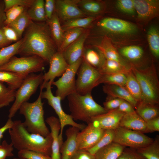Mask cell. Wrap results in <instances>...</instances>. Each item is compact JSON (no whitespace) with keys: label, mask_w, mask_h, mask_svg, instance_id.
I'll list each match as a JSON object with an SVG mask.
<instances>
[{"label":"cell","mask_w":159,"mask_h":159,"mask_svg":"<svg viewBox=\"0 0 159 159\" xmlns=\"http://www.w3.org/2000/svg\"><path fill=\"white\" fill-rule=\"evenodd\" d=\"M24 34L17 54L37 56L49 63L57 48L47 22L31 21Z\"/></svg>","instance_id":"1"},{"label":"cell","mask_w":159,"mask_h":159,"mask_svg":"<svg viewBox=\"0 0 159 159\" xmlns=\"http://www.w3.org/2000/svg\"><path fill=\"white\" fill-rule=\"evenodd\" d=\"M8 132L11 143L18 151H32L51 156L52 138L51 133L46 137L30 133L23 122L19 120L14 121L13 125Z\"/></svg>","instance_id":"2"},{"label":"cell","mask_w":159,"mask_h":159,"mask_svg":"<svg viewBox=\"0 0 159 159\" xmlns=\"http://www.w3.org/2000/svg\"><path fill=\"white\" fill-rule=\"evenodd\" d=\"M70 115L74 120L90 123L92 118L107 112L93 99L91 93L81 95L73 93L67 97Z\"/></svg>","instance_id":"3"},{"label":"cell","mask_w":159,"mask_h":159,"mask_svg":"<svg viewBox=\"0 0 159 159\" xmlns=\"http://www.w3.org/2000/svg\"><path fill=\"white\" fill-rule=\"evenodd\" d=\"M41 92L34 102L23 103L19 109L20 114L25 118L24 125L29 132L46 137L50 133L44 120V103L42 102Z\"/></svg>","instance_id":"4"},{"label":"cell","mask_w":159,"mask_h":159,"mask_svg":"<svg viewBox=\"0 0 159 159\" xmlns=\"http://www.w3.org/2000/svg\"><path fill=\"white\" fill-rule=\"evenodd\" d=\"M131 65V69L140 86L141 101L158 105L159 102V81L153 65L143 69Z\"/></svg>","instance_id":"5"},{"label":"cell","mask_w":159,"mask_h":159,"mask_svg":"<svg viewBox=\"0 0 159 159\" xmlns=\"http://www.w3.org/2000/svg\"><path fill=\"white\" fill-rule=\"evenodd\" d=\"M52 82H48L43 85H41L40 87L41 96L42 99L47 100L48 104L54 110L57 114L59 121L61 129L59 138L63 140L62 133L64 127L70 125L78 128L80 130H83L86 126L84 124H79L75 122L70 115L66 114L62 108L61 98L59 96L54 95L52 92Z\"/></svg>","instance_id":"6"},{"label":"cell","mask_w":159,"mask_h":159,"mask_svg":"<svg viewBox=\"0 0 159 159\" xmlns=\"http://www.w3.org/2000/svg\"><path fill=\"white\" fill-rule=\"evenodd\" d=\"M46 63L42 58L36 55L14 56L7 62L0 66V70L8 71L19 74L28 75L42 72Z\"/></svg>","instance_id":"7"},{"label":"cell","mask_w":159,"mask_h":159,"mask_svg":"<svg viewBox=\"0 0 159 159\" xmlns=\"http://www.w3.org/2000/svg\"><path fill=\"white\" fill-rule=\"evenodd\" d=\"M44 74L31 73L27 75L16 91L15 99L9 110V118H12L19 110L21 105L27 102L43 81Z\"/></svg>","instance_id":"8"},{"label":"cell","mask_w":159,"mask_h":159,"mask_svg":"<svg viewBox=\"0 0 159 159\" xmlns=\"http://www.w3.org/2000/svg\"><path fill=\"white\" fill-rule=\"evenodd\" d=\"M77 74L76 92L81 95L91 93L93 88L99 85V80L102 75L99 70L83 59Z\"/></svg>","instance_id":"9"},{"label":"cell","mask_w":159,"mask_h":159,"mask_svg":"<svg viewBox=\"0 0 159 159\" xmlns=\"http://www.w3.org/2000/svg\"><path fill=\"white\" fill-rule=\"evenodd\" d=\"M153 140L144 133L119 126L115 130L113 142L136 150L150 144Z\"/></svg>","instance_id":"10"},{"label":"cell","mask_w":159,"mask_h":159,"mask_svg":"<svg viewBox=\"0 0 159 159\" xmlns=\"http://www.w3.org/2000/svg\"><path fill=\"white\" fill-rule=\"evenodd\" d=\"M82 60V58L75 63L69 65L61 77L52 83V85L55 86L57 88L55 96L59 97L62 100L76 92L75 77Z\"/></svg>","instance_id":"11"},{"label":"cell","mask_w":159,"mask_h":159,"mask_svg":"<svg viewBox=\"0 0 159 159\" xmlns=\"http://www.w3.org/2000/svg\"><path fill=\"white\" fill-rule=\"evenodd\" d=\"M96 26L102 32L117 34H130L137 30L136 26L132 23L121 19L105 17L97 22Z\"/></svg>","instance_id":"12"},{"label":"cell","mask_w":159,"mask_h":159,"mask_svg":"<svg viewBox=\"0 0 159 159\" xmlns=\"http://www.w3.org/2000/svg\"><path fill=\"white\" fill-rule=\"evenodd\" d=\"M105 130L95 126L91 122L87 124L77 135L78 149L87 150L93 147L101 138Z\"/></svg>","instance_id":"13"},{"label":"cell","mask_w":159,"mask_h":159,"mask_svg":"<svg viewBox=\"0 0 159 159\" xmlns=\"http://www.w3.org/2000/svg\"><path fill=\"white\" fill-rule=\"evenodd\" d=\"M79 0H55L54 11L60 22L87 17L78 5Z\"/></svg>","instance_id":"14"},{"label":"cell","mask_w":159,"mask_h":159,"mask_svg":"<svg viewBox=\"0 0 159 159\" xmlns=\"http://www.w3.org/2000/svg\"><path fill=\"white\" fill-rule=\"evenodd\" d=\"M125 114L117 110L109 111L93 117L91 121L95 126L104 130H115Z\"/></svg>","instance_id":"15"},{"label":"cell","mask_w":159,"mask_h":159,"mask_svg":"<svg viewBox=\"0 0 159 159\" xmlns=\"http://www.w3.org/2000/svg\"><path fill=\"white\" fill-rule=\"evenodd\" d=\"M49 63V69L43 75V81L42 85L48 82L52 83L55 78L62 76L69 65L62 53L58 51L52 57Z\"/></svg>","instance_id":"16"},{"label":"cell","mask_w":159,"mask_h":159,"mask_svg":"<svg viewBox=\"0 0 159 159\" xmlns=\"http://www.w3.org/2000/svg\"><path fill=\"white\" fill-rule=\"evenodd\" d=\"M89 34V29H87L76 41L62 52L69 65L72 64L82 58L85 42Z\"/></svg>","instance_id":"17"},{"label":"cell","mask_w":159,"mask_h":159,"mask_svg":"<svg viewBox=\"0 0 159 159\" xmlns=\"http://www.w3.org/2000/svg\"><path fill=\"white\" fill-rule=\"evenodd\" d=\"M139 19L147 21L158 15L159 1L156 0H133Z\"/></svg>","instance_id":"18"},{"label":"cell","mask_w":159,"mask_h":159,"mask_svg":"<svg viewBox=\"0 0 159 159\" xmlns=\"http://www.w3.org/2000/svg\"><path fill=\"white\" fill-rule=\"evenodd\" d=\"M80 131L78 128L73 126L66 130L65 133L66 140L60 148L61 159H70L78 150L77 137Z\"/></svg>","instance_id":"19"},{"label":"cell","mask_w":159,"mask_h":159,"mask_svg":"<svg viewBox=\"0 0 159 159\" xmlns=\"http://www.w3.org/2000/svg\"><path fill=\"white\" fill-rule=\"evenodd\" d=\"M51 130L52 141V159H61L60 148L62 143L59 138L61 125L58 118L54 116L47 117L45 120Z\"/></svg>","instance_id":"20"},{"label":"cell","mask_w":159,"mask_h":159,"mask_svg":"<svg viewBox=\"0 0 159 159\" xmlns=\"http://www.w3.org/2000/svg\"><path fill=\"white\" fill-rule=\"evenodd\" d=\"M88 45L97 48L102 53L106 59L117 61L131 68V66L122 58L120 54L112 46L107 37H103L99 43Z\"/></svg>","instance_id":"21"},{"label":"cell","mask_w":159,"mask_h":159,"mask_svg":"<svg viewBox=\"0 0 159 159\" xmlns=\"http://www.w3.org/2000/svg\"><path fill=\"white\" fill-rule=\"evenodd\" d=\"M102 90L107 95L106 99H122L129 102L134 108L138 103V102L132 97L125 87L116 85L104 84Z\"/></svg>","instance_id":"22"},{"label":"cell","mask_w":159,"mask_h":159,"mask_svg":"<svg viewBox=\"0 0 159 159\" xmlns=\"http://www.w3.org/2000/svg\"><path fill=\"white\" fill-rule=\"evenodd\" d=\"M119 126L143 133H147L146 122L135 111L125 114L120 120Z\"/></svg>","instance_id":"23"},{"label":"cell","mask_w":159,"mask_h":159,"mask_svg":"<svg viewBox=\"0 0 159 159\" xmlns=\"http://www.w3.org/2000/svg\"><path fill=\"white\" fill-rule=\"evenodd\" d=\"M82 58L91 66L99 70L106 59L97 48L86 44L85 45Z\"/></svg>","instance_id":"24"},{"label":"cell","mask_w":159,"mask_h":159,"mask_svg":"<svg viewBox=\"0 0 159 159\" xmlns=\"http://www.w3.org/2000/svg\"><path fill=\"white\" fill-rule=\"evenodd\" d=\"M78 5L87 16L98 17L105 10L104 3L101 1L92 0H79Z\"/></svg>","instance_id":"25"},{"label":"cell","mask_w":159,"mask_h":159,"mask_svg":"<svg viewBox=\"0 0 159 159\" xmlns=\"http://www.w3.org/2000/svg\"><path fill=\"white\" fill-rule=\"evenodd\" d=\"M135 108L136 112L145 122L159 117L158 105L141 101L138 102Z\"/></svg>","instance_id":"26"},{"label":"cell","mask_w":159,"mask_h":159,"mask_svg":"<svg viewBox=\"0 0 159 159\" xmlns=\"http://www.w3.org/2000/svg\"><path fill=\"white\" fill-rule=\"evenodd\" d=\"M125 147L112 142L100 149L94 155L95 159H117Z\"/></svg>","instance_id":"27"},{"label":"cell","mask_w":159,"mask_h":159,"mask_svg":"<svg viewBox=\"0 0 159 159\" xmlns=\"http://www.w3.org/2000/svg\"><path fill=\"white\" fill-rule=\"evenodd\" d=\"M100 17L87 16L73 19L62 22L61 26L64 32L75 28L89 29L93 23Z\"/></svg>","instance_id":"28"},{"label":"cell","mask_w":159,"mask_h":159,"mask_svg":"<svg viewBox=\"0 0 159 159\" xmlns=\"http://www.w3.org/2000/svg\"><path fill=\"white\" fill-rule=\"evenodd\" d=\"M48 24L52 37L58 49L61 44L64 34L60 20L54 11L51 18L46 21Z\"/></svg>","instance_id":"29"},{"label":"cell","mask_w":159,"mask_h":159,"mask_svg":"<svg viewBox=\"0 0 159 159\" xmlns=\"http://www.w3.org/2000/svg\"><path fill=\"white\" fill-rule=\"evenodd\" d=\"M26 11L32 21L38 22L46 21L44 0H34L32 4Z\"/></svg>","instance_id":"30"},{"label":"cell","mask_w":159,"mask_h":159,"mask_svg":"<svg viewBox=\"0 0 159 159\" xmlns=\"http://www.w3.org/2000/svg\"><path fill=\"white\" fill-rule=\"evenodd\" d=\"M27 75L8 71L0 70V82H6L8 86L16 90L19 88Z\"/></svg>","instance_id":"31"},{"label":"cell","mask_w":159,"mask_h":159,"mask_svg":"<svg viewBox=\"0 0 159 159\" xmlns=\"http://www.w3.org/2000/svg\"><path fill=\"white\" fill-rule=\"evenodd\" d=\"M126 75V80L125 87L136 101L138 102L141 101L142 92L141 88L131 69Z\"/></svg>","instance_id":"32"},{"label":"cell","mask_w":159,"mask_h":159,"mask_svg":"<svg viewBox=\"0 0 159 159\" xmlns=\"http://www.w3.org/2000/svg\"><path fill=\"white\" fill-rule=\"evenodd\" d=\"M144 159H159V136L157 135L152 143L136 150Z\"/></svg>","instance_id":"33"},{"label":"cell","mask_w":159,"mask_h":159,"mask_svg":"<svg viewBox=\"0 0 159 159\" xmlns=\"http://www.w3.org/2000/svg\"><path fill=\"white\" fill-rule=\"evenodd\" d=\"M131 68L117 61L106 59L99 71L102 74L113 73L126 74L131 70Z\"/></svg>","instance_id":"34"},{"label":"cell","mask_w":159,"mask_h":159,"mask_svg":"<svg viewBox=\"0 0 159 159\" xmlns=\"http://www.w3.org/2000/svg\"><path fill=\"white\" fill-rule=\"evenodd\" d=\"M86 29L75 28L64 31L61 44L57 51L62 53L68 46L76 41Z\"/></svg>","instance_id":"35"},{"label":"cell","mask_w":159,"mask_h":159,"mask_svg":"<svg viewBox=\"0 0 159 159\" xmlns=\"http://www.w3.org/2000/svg\"><path fill=\"white\" fill-rule=\"evenodd\" d=\"M32 20L29 18L26 9L16 19L8 25L17 33L19 39Z\"/></svg>","instance_id":"36"},{"label":"cell","mask_w":159,"mask_h":159,"mask_svg":"<svg viewBox=\"0 0 159 159\" xmlns=\"http://www.w3.org/2000/svg\"><path fill=\"white\" fill-rule=\"evenodd\" d=\"M22 38L15 43L3 47L0 50V66L7 62L17 54L22 43Z\"/></svg>","instance_id":"37"},{"label":"cell","mask_w":159,"mask_h":159,"mask_svg":"<svg viewBox=\"0 0 159 159\" xmlns=\"http://www.w3.org/2000/svg\"><path fill=\"white\" fill-rule=\"evenodd\" d=\"M147 39L150 51L156 57L159 56V32L158 29L152 26L147 34Z\"/></svg>","instance_id":"38"},{"label":"cell","mask_w":159,"mask_h":159,"mask_svg":"<svg viewBox=\"0 0 159 159\" xmlns=\"http://www.w3.org/2000/svg\"><path fill=\"white\" fill-rule=\"evenodd\" d=\"M119 53L120 55L129 60L136 61L140 60L142 57L143 51L139 46L131 45L121 48Z\"/></svg>","instance_id":"39"},{"label":"cell","mask_w":159,"mask_h":159,"mask_svg":"<svg viewBox=\"0 0 159 159\" xmlns=\"http://www.w3.org/2000/svg\"><path fill=\"white\" fill-rule=\"evenodd\" d=\"M126 76L123 73H113L102 74L99 80L98 84L116 85L125 87Z\"/></svg>","instance_id":"40"},{"label":"cell","mask_w":159,"mask_h":159,"mask_svg":"<svg viewBox=\"0 0 159 159\" xmlns=\"http://www.w3.org/2000/svg\"><path fill=\"white\" fill-rule=\"evenodd\" d=\"M16 90L0 82V108L9 105L15 99Z\"/></svg>","instance_id":"41"},{"label":"cell","mask_w":159,"mask_h":159,"mask_svg":"<svg viewBox=\"0 0 159 159\" xmlns=\"http://www.w3.org/2000/svg\"><path fill=\"white\" fill-rule=\"evenodd\" d=\"M114 135L115 130H105L103 135L98 143L93 147L87 150L94 155L99 150L113 142Z\"/></svg>","instance_id":"42"},{"label":"cell","mask_w":159,"mask_h":159,"mask_svg":"<svg viewBox=\"0 0 159 159\" xmlns=\"http://www.w3.org/2000/svg\"><path fill=\"white\" fill-rule=\"evenodd\" d=\"M25 7L20 6H14L5 12L4 26H7L16 19L25 10Z\"/></svg>","instance_id":"43"},{"label":"cell","mask_w":159,"mask_h":159,"mask_svg":"<svg viewBox=\"0 0 159 159\" xmlns=\"http://www.w3.org/2000/svg\"><path fill=\"white\" fill-rule=\"evenodd\" d=\"M18 157L26 159H52L50 156L41 153L23 150L18 151Z\"/></svg>","instance_id":"44"},{"label":"cell","mask_w":159,"mask_h":159,"mask_svg":"<svg viewBox=\"0 0 159 159\" xmlns=\"http://www.w3.org/2000/svg\"><path fill=\"white\" fill-rule=\"evenodd\" d=\"M34 0H4V11L14 6H23L28 8L32 4Z\"/></svg>","instance_id":"45"},{"label":"cell","mask_w":159,"mask_h":159,"mask_svg":"<svg viewBox=\"0 0 159 159\" xmlns=\"http://www.w3.org/2000/svg\"><path fill=\"white\" fill-rule=\"evenodd\" d=\"M116 5L119 9L125 13L133 14L135 12L133 0H119Z\"/></svg>","instance_id":"46"},{"label":"cell","mask_w":159,"mask_h":159,"mask_svg":"<svg viewBox=\"0 0 159 159\" xmlns=\"http://www.w3.org/2000/svg\"><path fill=\"white\" fill-rule=\"evenodd\" d=\"M14 147L12 144H8L6 140L2 142L0 146V159H5L7 157L14 156Z\"/></svg>","instance_id":"47"},{"label":"cell","mask_w":159,"mask_h":159,"mask_svg":"<svg viewBox=\"0 0 159 159\" xmlns=\"http://www.w3.org/2000/svg\"><path fill=\"white\" fill-rule=\"evenodd\" d=\"M117 159H144L135 149L125 147Z\"/></svg>","instance_id":"48"},{"label":"cell","mask_w":159,"mask_h":159,"mask_svg":"<svg viewBox=\"0 0 159 159\" xmlns=\"http://www.w3.org/2000/svg\"><path fill=\"white\" fill-rule=\"evenodd\" d=\"M124 100L119 98L106 99L103 103L104 108L107 112L117 109Z\"/></svg>","instance_id":"49"},{"label":"cell","mask_w":159,"mask_h":159,"mask_svg":"<svg viewBox=\"0 0 159 159\" xmlns=\"http://www.w3.org/2000/svg\"><path fill=\"white\" fill-rule=\"evenodd\" d=\"M4 34L6 38L9 41L16 42L19 40L15 31L8 26H4L2 27Z\"/></svg>","instance_id":"50"},{"label":"cell","mask_w":159,"mask_h":159,"mask_svg":"<svg viewBox=\"0 0 159 159\" xmlns=\"http://www.w3.org/2000/svg\"><path fill=\"white\" fill-rule=\"evenodd\" d=\"M55 0H45L44 9L46 20L50 19L54 11Z\"/></svg>","instance_id":"51"},{"label":"cell","mask_w":159,"mask_h":159,"mask_svg":"<svg viewBox=\"0 0 159 159\" xmlns=\"http://www.w3.org/2000/svg\"><path fill=\"white\" fill-rule=\"evenodd\" d=\"M147 132L159 131V117L146 122Z\"/></svg>","instance_id":"52"},{"label":"cell","mask_w":159,"mask_h":159,"mask_svg":"<svg viewBox=\"0 0 159 159\" xmlns=\"http://www.w3.org/2000/svg\"><path fill=\"white\" fill-rule=\"evenodd\" d=\"M70 159H95V155L87 150H78Z\"/></svg>","instance_id":"53"},{"label":"cell","mask_w":159,"mask_h":159,"mask_svg":"<svg viewBox=\"0 0 159 159\" xmlns=\"http://www.w3.org/2000/svg\"><path fill=\"white\" fill-rule=\"evenodd\" d=\"M117 110L125 113H129L135 111V108L127 101L124 100L121 103Z\"/></svg>","instance_id":"54"},{"label":"cell","mask_w":159,"mask_h":159,"mask_svg":"<svg viewBox=\"0 0 159 159\" xmlns=\"http://www.w3.org/2000/svg\"><path fill=\"white\" fill-rule=\"evenodd\" d=\"M14 124V121L11 118H9L5 124L0 128V141L3 137V134L7 130L11 128ZM1 144L0 143V146Z\"/></svg>","instance_id":"55"},{"label":"cell","mask_w":159,"mask_h":159,"mask_svg":"<svg viewBox=\"0 0 159 159\" xmlns=\"http://www.w3.org/2000/svg\"><path fill=\"white\" fill-rule=\"evenodd\" d=\"M12 42L6 37L2 28L0 29V49L10 45Z\"/></svg>","instance_id":"56"},{"label":"cell","mask_w":159,"mask_h":159,"mask_svg":"<svg viewBox=\"0 0 159 159\" xmlns=\"http://www.w3.org/2000/svg\"><path fill=\"white\" fill-rule=\"evenodd\" d=\"M4 6L3 1L0 0V29L4 26V23L6 19Z\"/></svg>","instance_id":"57"},{"label":"cell","mask_w":159,"mask_h":159,"mask_svg":"<svg viewBox=\"0 0 159 159\" xmlns=\"http://www.w3.org/2000/svg\"><path fill=\"white\" fill-rule=\"evenodd\" d=\"M13 159H26L18 157L14 158H13Z\"/></svg>","instance_id":"58"},{"label":"cell","mask_w":159,"mask_h":159,"mask_svg":"<svg viewBox=\"0 0 159 159\" xmlns=\"http://www.w3.org/2000/svg\"><path fill=\"white\" fill-rule=\"evenodd\" d=\"M1 49H0V50Z\"/></svg>","instance_id":"59"}]
</instances>
